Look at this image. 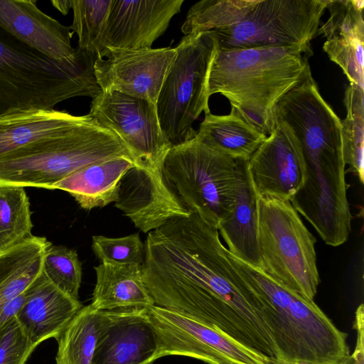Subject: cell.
I'll list each match as a JSON object with an SVG mask.
<instances>
[{
	"label": "cell",
	"mask_w": 364,
	"mask_h": 364,
	"mask_svg": "<svg viewBox=\"0 0 364 364\" xmlns=\"http://www.w3.org/2000/svg\"><path fill=\"white\" fill-rule=\"evenodd\" d=\"M144 245L143 279L156 306L274 356L257 297L230 261L217 228L191 213L149 232Z\"/></svg>",
	"instance_id": "cell-1"
},
{
	"label": "cell",
	"mask_w": 364,
	"mask_h": 364,
	"mask_svg": "<svg viewBox=\"0 0 364 364\" xmlns=\"http://www.w3.org/2000/svg\"><path fill=\"white\" fill-rule=\"evenodd\" d=\"M309 52L310 47L304 46L222 49L215 46L208 96L223 95L243 119L269 136L275 127L277 103L311 73Z\"/></svg>",
	"instance_id": "cell-2"
},
{
	"label": "cell",
	"mask_w": 364,
	"mask_h": 364,
	"mask_svg": "<svg viewBox=\"0 0 364 364\" xmlns=\"http://www.w3.org/2000/svg\"><path fill=\"white\" fill-rule=\"evenodd\" d=\"M228 255L258 299L277 360L299 364H342L350 356L348 335L314 301L276 282L228 250Z\"/></svg>",
	"instance_id": "cell-3"
},
{
	"label": "cell",
	"mask_w": 364,
	"mask_h": 364,
	"mask_svg": "<svg viewBox=\"0 0 364 364\" xmlns=\"http://www.w3.org/2000/svg\"><path fill=\"white\" fill-rule=\"evenodd\" d=\"M97 58L82 49L75 62L59 63L0 38V114L18 108L53 109L75 97L94 98L101 91L95 74Z\"/></svg>",
	"instance_id": "cell-4"
},
{
	"label": "cell",
	"mask_w": 364,
	"mask_h": 364,
	"mask_svg": "<svg viewBox=\"0 0 364 364\" xmlns=\"http://www.w3.org/2000/svg\"><path fill=\"white\" fill-rule=\"evenodd\" d=\"M119 156L131 158L117 135L92 119L63 135L0 157V186L52 189L84 166Z\"/></svg>",
	"instance_id": "cell-5"
},
{
	"label": "cell",
	"mask_w": 364,
	"mask_h": 364,
	"mask_svg": "<svg viewBox=\"0 0 364 364\" xmlns=\"http://www.w3.org/2000/svg\"><path fill=\"white\" fill-rule=\"evenodd\" d=\"M242 160L195 136L171 146L162 168L168 185L185 208L218 228L232 212Z\"/></svg>",
	"instance_id": "cell-6"
},
{
	"label": "cell",
	"mask_w": 364,
	"mask_h": 364,
	"mask_svg": "<svg viewBox=\"0 0 364 364\" xmlns=\"http://www.w3.org/2000/svg\"><path fill=\"white\" fill-rule=\"evenodd\" d=\"M260 270L304 299L314 301L320 284L316 239L287 200L257 196Z\"/></svg>",
	"instance_id": "cell-7"
},
{
	"label": "cell",
	"mask_w": 364,
	"mask_h": 364,
	"mask_svg": "<svg viewBox=\"0 0 364 364\" xmlns=\"http://www.w3.org/2000/svg\"><path fill=\"white\" fill-rule=\"evenodd\" d=\"M159 91L156 107L164 137L171 146L196 134L193 124L210 113L208 77L215 45L206 32L184 36Z\"/></svg>",
	"instance_id": "cell-8"
},
{
	"label": "cell",
	"mask_w": 364,
	"mask_h": 364,
	"mask_svg": "<svg viewBox=\"0 0 364 364\" xmlns=\"http://www.w3.org/2000/svg\"><path fill=\"white\" fill-rule=\"evenodd\" d=\"M328 0H251L228 27L207 31L222 49L310 47Z\"/></svg>",
	"instance_id": "cell-9"
},
{
	"label": "cell",
	"mask_w": 364,
	"mask_h": 364,
	"mask_svg": "<svg viewBox=\"0 0 364 364\" xmlns=\"http://www.w3.org/2000/svg\"><path fill=\"white\" fill-rule=\"evenodd\" d=\"M87 115L112 132L128 150L134 166L157 168L171 147L161 131L156 105L117 91H100Z\"/></svg>",
	"instance_id": "cell-10"
},
{
	"label": "cell",
	"mask_w": 364,
	"mask_h": 364,
	"mask_svg": "<svg viewBox=\"0 0 364 364\" xmlns=\"http://www.w3.org/2000/svg\"><path fill=\"white\" fill-rule=\"evenodd\" d=\"M146 312L158 337L159 358L184 355L218 364L226 357L237 364H267L269 357L192 318L156 305Z\"/></svg>",
	"instance_id": "cell-11"
},
{
	"label": "cell",
	"mask_w": 364,
	"mask_h": 364,
	"mask_svg": "<svg viewBox=\"0 0 364 364\" xmlns=\"http://www.w3.org/2000/svg\"><path fill=\"white\" fill-rule=\"evenodd\" d=\"M176 48H105L95 63L102 91H117L156 105Z\"/></svg>",
	"instance_id": "cell-12"
},
{
	"label": "cell",
	"mask_w": 364,
	"mask_h": 364,
	"mask_svg": "<svg viewBox=\"0 0 364 364\" xmlns=\"http://www.w3.org/2000/svg\"><path fill=\"white\" fill-rule=\"evenodd\" d=\"M162 167L134 166L119 181L115 206L144 233L191 215L168 185Z\"/></svg>",
	"instance_id": "cell-13"
},
{
	"label": "cell",
	"mask_w": 364,
	"mask_h": 364,
	"mask_svg": "<svg viewBox=\"0 0 364 364\" xmlns=\"http://www.w3.org/2000/svg\"><path fill=\"white\" fill-rule=\"evenodd\" d=\"M146 309L102 311L91 364H153L159 341Z\"/></svg>",
	"instance_id": "cell-14"
},
{
	"label": "cell",
	"mask_w": 364,
	"mask_h": 364,
	"mask_svg": "<svg viewBox=\"0 0 364 364\" xmlns=\"http://www.w3.org/2000/svg\"><path fill=\"white\" fill-rule=\"evenodd\" d=\"M184 0H112L100 53L105 48H151Z\"/></svg>",
	"instance_id": "cell-15"
},
{
	"label": "cell",
	"mask_w": 364,
	"mask_h": 364,
	"mask_svg": "<svg viewBox=\"0 0 364 364\" xmlns=\"http://www.w3.org/2000/svg\"><path fill=\"white\" fill-rule=\"evenodd\" d=\"M248 169L257 196L289 201L305 178L301 152L287 128L278 121L250 158Z\"/></svg>",
	"instance_id": "cell-16"
},
{
	"label": "cell",
	"mask_w": 364,
	"mask_h": 364,
	"mask_svg": "<svg viewBox=\"0 0 364 364\" xmlns=\"http://www.w3.org/2000/svg\"><path fill=\"white\" fill-rule=\"evenodd\" d=\"M0 27L45 57L68 63L77 60L82 50L71 44L70 26L42 11L32 0H0Z\"/></svg>",
	"instance_id": "cell-17"
},
{
	"label": "cell",
	"mask_w": 364,
	"mask_h": 364,
	"mask_svg": "<svg viewBox=\"0 0 364 364\" xmlns=\"http://www.w3.org/2000/svg\"><path fill=\"white\" fill-rule=\"evenodd\" d=\"M363 0H328L329 17L317 35L326 38L323 48L343 71L350 83L364 90Z\"/></svg>",
	"instance_id": "cell-18"
},
{
	"label": "cell",
	"mask_w": 364,
	"mask_h": 364,
	"mask_svg": "<svg viewBox=\"0 0 364 364\" xmlns=\"http://www.w3.org/2000/svg\"><path fill=\"white\" fill-rule=\"evenodd\" d=\"M24 304L16 318L37 346L43 341L57 338L82 307L55 286L41 272L25 291Z\"/></svg>",
	"instance_id": "cell-19"
},
{
	"label": "cell",
	"mask_w": 364,
	"mask_h": 364,
	"mask_svg": "<svg viewBox=\"0 0 364 364\" xmlns=\"http://www.w3.org/2000/svg\"><path fill=\"white\" fill-rule=\"evenodd\" d=\"M46 108H18L0 114V157L33 143L60 136L91 121Z\"/></svg>",
	"instance_id": "cell-20"
},
{
	"label": "cell",
	"mask_w": 364,
	"mask_h": 364,
	"mask_svg": "<svg viewBox=\"0 0 364 364\" xmlns=\"http://www.w3.org/2000/svg\"><path fill=\"white\" fill-rule=\"evenodd\" d=\"M248 161L242 159L241 161L232 212L218 225V230L232 256L260 269L257 195L250 175Z\"/></svg>",
	"instance_id": "cell-21"
},
{
	"label": "cell",
	"mask_w": 364,
	"mask_h": 364,
	"mask_svg": "<svg viewBox=\"0 0 364 364\" xmlns=\"http://www.w3.org/2000/svg\"><path fill=\"white\" fill-rule=\"evenodd\" d=\"M133 166L134 161L127 156L96 162L70 173L52 189L68 193L86 210L103 208L117 200L119 181Z\"/></svg>",
	"instance_id": "cell-22"
},
{
	"label": "cell",
	"mask_w": 364,
	"mask_h": 364,
	"mask_svg": "<svg viewBox=\"0 0 364 364\" xmlns=\"http://www.w3.org/2000/svg\"><path fill=\"white\" fill-rule=\"evenodd\" d=\"M90 305L98 311L148 309L155 305L143 279L141 265L101 262Z\"/></svg>",
	"instance_id": "cell-23"
},
{
	"label": "cell",
	"mask_w": 364,
	"mask_h": 364,
	"mask_svg": "<svg viewBox=\"0 0 364 364\" xmlns=\"http://www.w3.org/2000/svg\"><path fill=\"white\" fill-rule=\"evenodd\" d=\"M196 136L234 159L249 160L267 136L231 108L226 115L205 114Z\"/></svg>",
	"instance_id": "cell-24"
},
{
	"label": "cell",
	"mask_w": 364,
	"mask_h": 364,
	"mask_svg": "<svg viewBox=\"0 0 364 364\" xmlns=\"http://www.w3.org/2000/svg\"><path fill=\"white\" fill-rule=\"evenodd\" d=\"M101 318L102 311L90 304L77 311L56 338V364H91Z\"/></svg>",
	"instance_id": "cell-25"
},
{
	"label": "cell",
	"mask_w": 364,
	"mask_h": 364,
	"mask_svg": "<svg viewBox=\"0 0 364 364\" xmlns=\"http://www.w3.org/2000/svg\"><path fill=\"white\" fill-rule=\"evenodd\" d=\"M31 213L24 188L0 186V255L33 236Z\"/></svg>",
	"instance_id": "cell-26"
},
{
	"label": "cell",
	"mask_w": 364,
	"mask_h": 364,
	"mask_svg": "<svg viewBox=\"0 0 364 364\" xmlns=\"http://www.w3.org/2000/svg\"><path fill=\"white\" fill-rule=\"evenodd\" d=\"M346 109L341 120L343 154L348 171L354 173L361 183L364 179V90L350 84L343 99Z\"/></svg>",
	"instance_id": "cell-27"
},
{
	"label": "cell",
	"mask_w": 364,
	"mask_h": 364,
	"mask_svg": "<svg viewBox=\"0 0 364 364\" xmlns=\"http://www.w3.org/2000/svg\"><path fill=\"white\" fill-rule=\"evenodd\" d=\"M112 0H72L70 28L78 37L77 48L99 55Z\"/></svg>",
	"instance_id": "cell-28"
},
{
	"label": "cell",
	"mask_w": 364,
	"mask_h": 364,
	"mask_svg": "<svg viewBox=\"0 0 364 364\" xmlns=\"http://www.w3.org/2000/svg\"><path fill=\"white\" fill-rule=\"evenodd\" d=\"M42 272L62 291L79 300L82 269L75 250L50 243L44 253Z\"/></svg>",
	"instance_id": "cell-29"
},
{
	"label": "cell",
	"mask_w": 364,
	"mask_h": 364,
	"mask_svg": "<svg viewBox=\"0 0 364 364\" xmlns=\"http://www.w3.org/2000/svg\"><path fill=\"white\" fill-rule=\"evenodd\" d=\"M92 249L101 262L142 265L145 245L138 232L120 237H92Z\"/></svg>",
	"instance_id": "cell-30"
},
{
	"label": "cell",
	"mask_w": 364,
	"mask_h": 364,
	"mask_svg": "<svg viewBox=\"0 0 364 364\" xmlns=\"http://www.w3.org/2000/svg\"><path fill=\"white\" fill-rule=\"evenodd\" d=\"M36 278L31 267L17 255H0V315L6 304L23 292Z\"/></svg>",
	"instance_id": "cell-31"
},
{
	"label": "cell",
	"mask_w": 364,
	"mask_h": 364,
	"mask_svg": "<svg viewBox=\"0 0 364 364\" xmlns=\"http://www.w3.org/2000/svg\"><path fill=\"white\" fill-rule=\"evenodd\" d=\"M36 347L16 317L0 328V364H25Z\"/></svg>",
	"instance_id": "cell-32"
},
{
	"label": "cell",
	"mask_w": 364,
	"mask_h": 364,
	"mask_svg": "<svg viewBox=\"0 0 364 364\" xmlns=\"http://www.w3.org/2000/svg\"><path fill=\"white\" fill-rule=\"evenodd\" d=\"M354 328L356 331V343L351 354L355 364H364V307L361 304L355 311Z\"/></svg>",
	"instance_id": "cell-33"
},
{
	"label": "cell",
	"mask_w": 364,
	"mask_h": 364,
	"mask_svg": "<svg viewBox=\"0 0 364 364\" xmlns=\"http://www.w3.org/2000/svg\"><path fill=\"white\" fill-rule=\"evenodd\" d=\"M25 291L9 301L3 309L0 315V328L16 317L21 309L26 298Z\"/></svg>",
	"instance_id": "cell-34"
},
{
	"label": "cell",
	"mask_w": 364,
	"mask_h": 364,
	"mask_svg": "<svg viewBox=\"0 0 364 364\" xmlns=\"http://www.w3.org/2000/svg\"><path fill=\"white\" fill-rule=\"evenodd\" d=\"M53 5L63 14L66 15L72 8V0H57L51 1Z\"/></svg>",
	"instance_id": "cell-35"
},
{
	"label": "cell",
	"mask_w": 364,
	"mask_h": 364,
	"mask_svg": "<svg viewBox=\"0 0 364 364\" xmlns=\"http://www.w3.org/2000/svg\"><path fill=\"white\" fill-rule=\"evenodd\" d=\"M267 364H299V363H291L277 360L275 358H269Z\"/></svg>",
	"instance_id": "cell-36"
},
{
	"label": "cell",
	"mask_w": 364,
	"mask_h": 364,
	"mask_svg": "<svg viewBox=\"0 0 364 364\" xmlns=\"http://www.w3.org/2000/svg\"><path fill=\"white\" fill-rule=\"evenodd\" d=\"M342 364H355V360L351 354Z\"/></svg>",
	"instance_id": "cell-37"
}]
</instances>
